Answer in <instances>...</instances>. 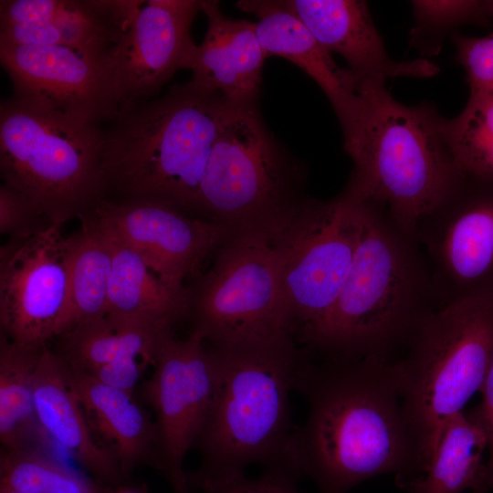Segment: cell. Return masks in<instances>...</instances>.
I'll return each mask as SVG.
<instances>
[{
	"mask_svg": "<svg viewBox=\"0 0 493 493\" xmlns=\"http://www.w3.org/2000/svg\"><path fill=\"white\" fill-rule=\"evenodd\" d=\"M142 370L139 357L124 355L89 374L105 384L133 393Z\"/></svg>",
	"mask_w": 493,
	"mask_h": 493,
	"instance_id": "33",
	"label": "cell"
},
{
	"mask_svg": "<svg viewBox=\"0 0 493 493\" xmlns=\"http://www.w3.org/2000/svg\"><path fill=\"white\" fill-rule=\"evenodd\" d=\"M452 40L463 66L470 94H493V34L470 37L455 32Z\"/></svg>",
	"mask_w": 493,
	"mask_h": 493,
	"instance_id": "30",
	"label": "cell"
},
{
	"mask_svg": "<svg viewBox=\"0 0 493 493\" xmlns=\"http://www.w3.org/2000/svg\"><path fill=\"white\" fill-rule=\"evenodd\" d=\"M489 12L490 16H493V1L489 2Z\"/></svg>",
	"mask_w": 493,
	"mask_h": 493,
	"instance_id": "36",
	"label": "cell"
},
{
	"mask_svg": "<svg viewBox=\"0 0 493 493\" xmlns=\"http://www.w3.org/2000/svg\"><path fill=\"white\" fill-rule=\"evenodd\" d=\"M361 201L342 190L331 200L299 199L285 212L281 286L291 331L309 347L330 315L350 270Z\"/></svg>",
	"mask_w": 493,
	"mask_h": 493,
	"instance_id": "10",
	"label": "cell"
},
{
	"mask_svg": "<svg viewBox=\"0 0 493 493\" xmlns=\"http://www.w3.org/2000/svg\"><path fill=\"white\" fill-rule=\"evenodd\" d=\"M231 104L190 79L118 116L105 131L107 194L195 212L199 187Z\"/></svg>",
	"mask_w": 493,
	"mask_h": 493,
	"instance_id": "5",
	"label": "cell"
},
{
	"mask_svg": "<svg viewBox=\"0 0 493 493\" xmlns=\"http://www.w3.org/2000/svg\"><path fill=\"white\" fill-rule=\"evenodd\" d=\"M34 403L51 442L67 450L98 481L121 486L125 476L117 456L93 438L84 410L67 382L64 362L47 348L36 369Z\"/></svg>",
	"mask_w": 493,
	"mask_h": 493,
	"instance_id": "19",
	"label": "cell"
},
{
	"mask_svg": "<svg viewBox=\"0 0 493 493\" xmlns=\"http://www.w3.org/2000/svg\"><path fill=\"white\" fill-rule=\"evenodd\" d=\"M97 218L111 248L107 316L173 328L190 313L191 290L163 280L104 221Z\"/></svg>",
	"mask_w": 493,
	"mask_h": 493,
	"instance_id": "21",
	"label": "cell"
},
{
	"mask_svg": "<svg viewBox=\"0 0 493 493\" xmlns=\"http://www.w3.org/2000/svg\"><path fill=\"white\" fill-rule=\"evenodd\" d=\"M287 209L232 231L191 291L193 330L206 344L235 346L294 338L281 286Z\"/></svg>",
	"mask_w": 493,
	"mask_h": 493,
	"instance_id": "8",
	"label": "cell"
},
{
	"mask_svg": "<svg viewBox=\"0 0 493 493\" xmlns=\"http://www.w3.org/2000/svg\"><path fill=\"white\" fill-rule=\"evenodd\" d=\"M80 219V229L70 235V309L64 331L73 325L101 320L108 315L110 244L92 211Z\"/></svg>",
	"mask_w": 493,
	"mask_h": 493,
	"instance_id": "26",
	"label": "cell"
},
{
	"mask_svg": "<svg viewBox=\"0 0 493 493\" xmlns=\"http://www.w3.org/2000/svg\"><path fill=\"white\" fill-rule=\"evenodd\" d=\"M71 236L44 224L0 247L1 333L45 348L66 329L70 309Z\"/></svg>",
	"mask_w": 493,
	"mask_h": 493,
	"instance_id": "11",
	"label": "cell"
},
{
	"mask_svg": "<svg viewBox=\"0 0 493 493\" xmlns=\"http://www.w3.org/2000/svg\"><path fill=\"white\" fill-rule=\"evenodd\" d=\"M281 2L328 51L345 59L359 81L384 84L389 78H430L439 71V68L427 59L400 62L391 58L365 1Z\"/></svg>",
	"mask_w": 493,
	"mask_h": 493,
	"instance_id": "17",
	"label": "cell"
},
{
	"mask_svg": "<svg viewBox=\"0 0 493 493\" xmlns=\"http://www.w3.org/2000/svg\"><path fill=\"white\" fill-rule=\"evenodd\" d=\"M237 6L258 18L256 32L267 57L287 58L307 73L327 96L337 117L349 108L356 96L355 76L335 63L331 53L281 0H244Z\"/></svg>",
	"mask_w": 493,
	"mask_h": 493,
	"instance_id": "20",
	"label": "cell"
},
{
	"mask_svg": "<svg viewBox=\"0 0 493 493\" xmlns=\"http://www.w3.org/2000/svg\"><path fill=\"white\" fill-rule=\"evenodd\" d=\"M359 200L360 231L350 270L307 349L330 358H390L405 348L440 302L416 233L383 205Z\"/></svg>",
	"mask_w": 493,
	"mask_h": 493,
	"instance_id": "2",
	"label": "cell"
},
{
	"mask_svg": "<svg viewBox=\"0 0 493 493\" xmlns=\"http://www.w3.org/2000/svg\"><path fill=\"white\" fill-rule=\"evenodd\" d=\"M412 5L415 24L410 30V44L423 56L438 54L456 27L490 16L489 2L416 0Z\"/></svg>",
	"mask_w": 493,
	"mask_h": 493,
	"instance_id": "29",
	"label": "cell"
},
{
	"mask_svg": "<svg viewBox=\"0 0 493 493\" xmlns=\"http://www.w3.org/2000/svg\"><path fill=\"white\" fill-rule=\"evenodd\" d=\"M113 493H115V492H113ZM116 493H137V492L131 491V490H120V491L116 492Z\"/></svg>",
	"mask_w": 493,
	"mask_h": 493,
	"instance_id": "37",
	"label": "cell"
},
{
	"mask_svg": "<svg viewBox=\"0 0 493 493\" xmlns=\"http://www.w3.org/2000/svg\"><path fill=\"white\" fill-rule=\"evenodd\" d=\"M107 56L65 46L0 42L13 98L98 124L120 115Z\"/></svg>",
	"mask_w": 493,
	"mask_h": 493,
	"instance_id": "15",
	"label": "cell"
},
{
	"mask_svg": "<svg viewBox=\"0 0 493 493\" xmlns=\"http://www.w3.org/2000/svg\"><path fill=\"white\" fill-rule=\"evenodd\" d=\"M486 432L473 414L463 411L446 425L425 470L399 485L407 493H486Z\"/></svg>",
	"mask_w": 493,
	"mask_h": 493,
	"instance_id": "23",
	"label": "cell"
},
{
	"mask_svg": "<svg viewBox=\"0 0 493 493\" xmlns=\"http://www.w3.org/2000/svg\"><path fill=\"white\" fill-rule=\"evenodd\" d=\"M48 224L34 211L30 204L15 189L0 186V233L8 237L26 234Z\"/></svg>",
	"mask_w": 493,
	"mask_h": 493,
	"instance_id": "32",
	"label": "cell"
},
{
	"mask_svg": "<svg viewBox=\"0 0 493 493\" xmlns=\"http://www.w3.org/2000/svg\"><path fill=\"white\" fill-rule=\"evenodd\" d=\"M64 365L68 386L84 413L113 446L124 476L139 463L152 461L157 466L154 424L135 402L133 393Z\"/></svg>",
	"mask_w": 493,
	"mask_h": 493,
	"instance_id": "22",
	"label": "cell"
},
{
	"mask_svg": "<svg viewBox=\"0 0 493 493\" xmlns=\"http://www.w3.org/2000/svg\"><path fill=\"white\" fill-rule=\"evenodd\" d=\"M481 402L473 412L482 425L488 439V458L485 462V491L493 490V357L479 390Z\"/></svg>",
	"mask_w": 493,
	"mask_h": 493,
	"instance_id": "34",
	"label": "cell"
},
{
	"mask_svg": "<svg viewBox=\"0 0 493 493\" xmlns=\"http://www.w3.org/2000/svg\"><path fill=\"white\" fill-rule=\"evenodd\" d=\"M46 348L22 346L1 333L0 440L5 450L51 447L34 403L36 369Z\"/></svg>",
	"mask_w": 493,
	"mask_h": 493,
	"instance_id": "25",
	"label": "cell"
},
{
	"mask_svg": "<svg viewBox=\"0 0 493 493\" xmlns=\"http://www.w3.org/2000/svg\"><path fill=\"white\" fill-rule=\"evenodd\" d=\"M301 179L265 127L257 104L232 103L199 187L195 213L234 231L299 200Z\"/></svg>",
	"mask_w": 493,
	"mask_h": 493,
	"instance_id": "9",
	"label": "cell"
},
{
	"mask_svg": "<svg viewBox=\"0 0 493 493\" xmlns=\"http://www.w3.org/2000/svg\"><path fill=\"white\" fill-rule=\"evenodd\" d=\"M144 396L155 414L157 467L174 493H190L184 461L202 432L215 388V365L204 337L172 332L162 341Z\"/></svg>",
	"mask_w": 493,
	"mask_h": 493,
	"instance_id": "13",
	"label": "cell"
},
{
	"mask_svg": "<svg viewBox=\"0 0 493 493\" xmlns=\"http://www.w3.org/2000/svg\"><path fill=\"white\" fill-rule=\"evenodd\" d=\"M0 493H18V492L13 490L12 488L3 484H0Z\"/></svg>",
	"mask_w": 493,
	"mask_h": 493,
	"instance_id": "35",
	"label": "cell"
},
{
	"mask_svg": "<svg viewBox=\"0 0 493 493\" xmlns=\"http://www.w3.org/2000/svg\"><path fill=\"white\" fill-rule=\"evenodd\" d=\"M440 308L493 296V181L462 173L417 222Z\"/></svg>",
	"mask_w": 493,
	"mask_h": 493,
	"instance_id": "12",
	"label": "cell"
},
{
	"mask_svg": "<svg viewBox=\"0 0 493 493\" xmlns=\"http://www.w3.org/2000/svg\"><path fill=\"white\" fill-rule=\"evenodd\" d=\"M296 477L279 470H265L261 477L251 479L240 473L199 486L204 493H299Z\"/></svg>",
	"mask_w": 493,
	"mask_h": 493,
	"instance_id": "31",
	"label": "cell"
},
{
	"mask_svg": "<svg viewBox=\"0 0 493 493\" xmlns=\"http://www.w3.org/2000/svg\"><path fill=\"white\" fill-rule=\"evenodd\" d=\"M172 331L173 328L106 316L67 329L58 336L59 351L56 353L68 368L87 373L124 355L153 364L163 340Z\"/></svg>",
	"mask_w": 493,
	"mask_h": 493,
	"instance_id": "24",
	"label": "cell"
},
{
	"mask_svg": "<svg viewBox=\"0 0 493 493\" xmlns=\"http://www.w3.org/2000/svg\"><path fill=\"white\" fill-rule=\"evenodd\" d=\"M445 132L459 170L493 181V94H470L461 113L445 119Z\"/></svg>",
	"mask_w": 493,
	"mask_h": 493,
	"instance_id": "28",
	"label": "cell"
},
{
	"mask_svg": "<svg viewBox=\"0 0 493 493\" xmlns=\"http://www.w3.org/2000/svg\"><path fill=\"white\" fill-rule=\"evenodd\" d=\"M207 30L194 45L184 65L191 80L236 104H257L262 68L267 55L256 32V23L226 16L217 1L202 0Z\"/></svg>",
	"mask_w": 493,
	"mask_h": 493,
	"instance_id": "18",
	"label": "cell"
},
{
	"mask_svg": "<svg viewBox=\"0 0 493 493\" xmlns=\"http://www.w3.org/2000/svg\"><path fill=\"white\" fill-rule=\"evenodd\" d=\"M115 5L120 34L107 61L121 115L149 100L184 68L195 45L190 31L202 0H115Z\"/></svg>",
	"mask_w": 493,
	"mask_h": 493,
	"instance_id": "14",
	"label": "cell"
},
{
	"mask_svg": "<svg viewBox=\"0 0 493 493\" xmlns=\"http://www.w3.org/2000/svg\"><path fill=\"white\" fill-rule=\"evenodd\" d=\"M168 284L183 288L232 230L162 202L104 198L91 210Z\"/></svg>",
	"mask_w": 493,
	"mask_h": 493,
	"instance_id": "16",
	"label": "cell"
},
{
	"mask_svg": "<svg viewBox=\"0 0 493 493\" xmlns=\"http://www.w3.org/2000/svg\"><path fill=\"white\" fill-rule=\"evenodd\" d=\"M304 351L294 389L308 403L306 423L290 448L297 476L320 493H346L376 476L408 477L413 449L402 409L396 360L326 357L314 363Z\"/></svg>",
	"mask_w": 493,
	"mask_h": 493,
	"instance_id": "1",
	"label": "cell"
},
{
	"mask_svg": "<svg viewBox=\"0 0 493 493\" xmlns=\"http://www.w3.org/2000/svg\"><path fill=\"white\" fill-rule=\"evenodd\" d=\"M405 349L396 365L413 466L403 482L425 470L448 421L483 384L493 357V296L439 308Z\"/></svg>",
	"mask_w": 493,
	"mask_h": 493,
	"instance_id": "6",
	"label": "cell"
},
{
	"mask_svg": "<svg viewBox=\"0 0 493 493\" xmlns=\"http://www.w3.org/2000/svg\"><path fill=\"white\" fill-rule=\"evenodd\" d=\"M1 483L18 493H111L39 447L5 450Z\"/></svg>",
	"mask_w": 493,
	"mask_h": 493,
	"instance_id": "27",
	"label": "cell"
},
{
	"mask_svg": "<svg viewBox=\"0 0 493 493\" xmlns=\"http://www.w3.org/2000/svg\"><path fill=\"white\" fill-rule=\"evenodd\" d=\"M338 120L353 163L343 190L383 205L415 233L419 219L462 173L447 143L445 118L430 103L404 105L384 84L357 80L356 97Z\"/></svg>",
	"mask_w": 493,
	"mask_h": 493,
	"instance_id": "3",
	"label": "cell"
},
{
	"mask_svg": "<svg viewBox=\"0 0 493 493\" xmlns=\"http://www.w3.org/2000/svg\"><path fill=\"white\" fill-rule=\"evenodd\" d=\"M105 130L13 97L0 106V170L46 223L63 226L107 197Z\"/></svg>",
	"mask_w": 493,
	"mask_h": 493,
	"instance_id": "7",
	"label": "cell"
},
{
	"mask_svg": "<svg viewBox=\"0 0 493 493\" xmlns=\"http://www.w3.org/2000/svg\"><path fill=\"white\" fill-rule=\"evenodd\" d=\"M206 345L214 360L215 388L195 444L202 463L188 476L190 488L244 473L251 464L297 478L290 457L295 430L289 393L304 351L291 337Z\"/></svg>",
	"mask_w": 493,
	"mask_h": 493,
	"instance_id": "4",
	"label": "cell"
}]
</instances>
